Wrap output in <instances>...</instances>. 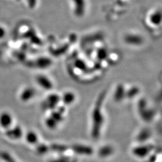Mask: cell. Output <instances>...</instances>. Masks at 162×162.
I'll return each mask as SVG.
<instances>
[{
    "label": "cell",
    "mask_w": 162,
    "mask_h": 162,
    "mask_svg": "<svg viewBox=\"0 0 162 162\" xmlns=\"http://www.w3.org/2000/svg\"><path fill=\"white\" fill-rule=\"evenodd\" d=\"M75 99V96L72 93H66L62 98L63 102L67 105L72 103Z\"/></svg>",
    "instance_id": "10"
},
{
    "label": "cell",
    "mask_w": 162,
    "mask_h": 162,
    "mask_svg": "<svg viewBox=\"0 0 162 162\" xmlns=\"http://www.w3.org/2000/svg\"><path fill=\"white\" fill-rule=\"evenodd\" d=\"M139 93V90L136 88H132L130 91H129V96L130 97H133L134 96H135L136 94H138Z\"/></svg>",
    "instance_id": "17"
},
{
    "label": "cell",
    "mask_w": 162,
    "mask_h": 162,
    "mask_svg": "<svg viewBox=\"0 0 162 162\" xmlns=\"http://www.w3.org/2000/svg\"><path fill=\"white\" fill-rule=\"evenodd\" d=\"M72 150L76 153L81 155H91L93 152V150L91 147L82 145H73L72 147Z\"/></svg>",
    "instance_id": "5"
},
{
    "label": "cell",
    "mask_w": 162,
    "mask_h": 162,
    "mask_svg": "<svg viewBox=\"0 0 162 162\" xmlns=\"http://www.w3.org/2000/svg\"><path fill=\"white\" fill-rule=\"evenodd\" d=\"M47 150H48L47 147H46L45 145L43 144H41L37 147V151L40 154H44L46 151H47Z\"/></svg>",
    "instance_id": "16"
},
{
    "label": "cell",
    "mask_w": 162,
    "mask_h": 162,
    "mask_svg": "<svg viewBox=\"0 0 162 162\" xmlns=\"http://www.w3.org/2000/svg\"><path fill=\"white\" fill-rule=\"evenodd\" d=\"M25 139L28 144L34 145L38 143V137L36 133L33 131H29L26 133Z\"/></svg>",
    "instance_id": "8"
},
{
    "label": "cell",
    "mask_w": 162,
    "mask_h": 162,
    "mask_svg": "<svg viewBox=\"0 0 162 162\" xmlns=\"http://www.w3.org/2000/svg\"><path fill=\"white\" fill-rule=\"evenodd\" d=\"M13 117L8 112L4 111L0 114V127L7 130L11 127L13 124Z\"/></svg>",
    "instance_id": "3"
},
{
    "label": "cell",
    "mask_w": 162,
    "mask_h": 162,
    "mask_svg": "<svg viewBox=\"0 0 162 162\" xmlns=\"http://www.w3.org/2000/svg\"><path fill=\"white\" fill-rule=\"evenodd\" d=\"M60 100V97L57 94L50 95L46 99V103H47V105L49 108H53L54 106L58 103Z\"/></svg>",
    "instance_id": "9"
},
{
    "label": "cell",
    "mask_w": 162,
    "mask_h": 162,
    "mask_svg": "<svg viewBox=\"0 0 162 162\" xmlns=\"http://www.w3.org/2000/svg\"><path fill=\"white\" fill-rule=\"evenodd\" d=\"M5 136L11 140H19L23 136V131L20 126L11 127L5 130Z\"/></svg>",
    "instance_id": "2"
},
{
    "label": "cell",
    "mask_w": 162,
    "mask_h": 162,
    "mask_svg": "<svg viewBox=\"0 0 162 162\" xmlns=\"http://www.w3.org/2000/svg\"><path fill=\"white\" fill-rule=\"evenodd\" d=\"M36 81L38 85L45 90H50L53 88L52 82L47 77L43 75L38 76L36 78Z\"/></svg>",
    "instance_id": "7"
},
{
    "label": "cell",
    "mask_w": 162,
    "mask_h": 162,
    "mask_svg": "<svg viewBox=\"0 0 162 162\" xmlns=\"http://www.w3.org/2000/svg\"><path fill=\"white\" fill-rule=\"evenodd\" d=\"M123 94L124 95V90L122 86H118L116 90L115 98L116 100H120L123 98Z\"/></svg>",
    "instance_id": "13"
},
{
    "label": "cell",
    "mask_w": 162,
    "mask_h": 162,
    "mask_svg": "<svg viewBox=\"0 0 162 162\" xmlns=\"http://www.w3.org/2000/svg\"><path fill=\"white\" fill-rule=\"evenodd\" d=\"M104 96H102L99 97L98 102L96 108H94L93 114H92V120H93V131L92 135L94 138H97L99 136V132L100 131L102 124L103 122V117L102 113V98Z\"/></svg>",
    "instance_id": "1"
},
{
    "label": "cell",
    "mask_w": 162,
    "mask_h": 162,
    "mask_svg": "<svg viewBox=\"0 0 162 162\" xmlns=\"http://www.w3.org/2000/svg\"><path fill=\"white\" fill-rule=\"evenodd\" d=\"M153 147L149 145L138 146L133 150V153L139 157H144L147 156L153 150Z\"/></svg>",
    "instance_id": "4"
},
{
    "label": "cell",
    "mask_w": 162,
    "mask_h": 162,
    "mask_svg": "<svg viewBox=\"0 0 162 162\" xmlns=\"http://www.w3.org/2000/svg\"><path fill=\"white\" fill-rule=\"evenodd\" d=\"M46 124L47 127L51 129H53L56 127L57 124V122L52 117H50L46 120Z\"/></svg>",
    "instance_id": "15"
},
{
    "label": "cell",
    "mask_w": 162,
    "mask_h": 162,
    "mask_svg": "<svg viewBox=\"0 0 162 162\" xmlns=\"http://www.w3.org/2000/svg\"><path fill=\"white\" fill-rule=\"evenodd\" d=\"M112 153H113V148L110 146L103 147L99 151V154L103 157L108 156Z\"/></svg>",
    "instance_id": "12"
},
{
    "label": "cell",
    "mask_w": 162,
    "mask_h": 162,
    "mask_svg": "<svg viewBox=\"0 0 162 162\" xmlns=\"http://www.w3.org/2000/svg\"><path fill=\"white\" fill-rule=\"evenodd\" d=\"M35 94V91L31 87L25 88L20 95V99L22 102H28L32 99Z\"/></svg>",
    "instance_id": "6"
},
{
    "label": "cell",
    "mask_w": 162,
    "mask_h": 162,
    "mask_svg": "<svg viewBox=\"0 0 162 162\" xmlns=\"http://www.w3.org/2000/svg\"><path fill=\"white\" fill-rule=\"evenodd\" d=\"M51 148L55 151L63 153V152L65 151L66 150H67V148H68L66 145H64L56 144V145H52L51 146Z\"/></svg>",
    "instance_id": "14"
},
{
    "label": "cell",
    "mask_w": 162,
    "mask_h": 162,
    "mask_svg": "<svg viewBox=\"0 0 162 162\" xmlns=\"http://www.w3.org/2000/svg\"><path fill=\"white\" fill-rule=\"evenodd\" d=\"M151 136V133L148 129L143 130L138 136V141L140 142H145Z\"/></svg>",
    "instance_id": "11"
}]
</instances>
